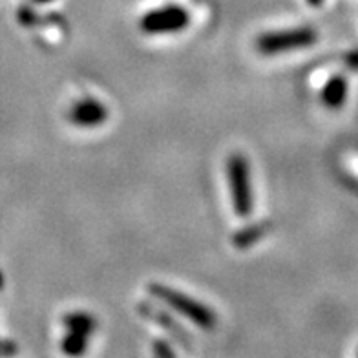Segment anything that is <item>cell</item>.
<instances>
[{
    "instance_id": "obj_1",
    "label": "cell",
    "mask_w": 358,
    "mask_h": 358,
    "mask_svg": "<svg viewBox=\"0 0 358 358\" xmlns=\"http://www.w3.org/2000/svg\"><path fill=\"white\" fill-rule=\"evenodd\" d=\"M148 291L156 298H159L161 302H165L166 306L172 307L176 313L199 325L201 329L210 331L216 325V315H214L213 309L205 306V303L198 302V300H194V298L187 296L183 292L166 287V285H161V283H150Z\"/></svg>"
},
{
    "instance_id": "obj_2",
    "label": "cell",
    "mask_w": 358,
    "mask_h": 358,
    "mask_svg": "<svg viewBox=\"0 0 358 358\" xmlns=\"http://www.w3.org/2000/svg\"><path fill=\"white\" fill-rule=\"evenodd\" d=\"M227 176H229V189H231L232 207L236 216H250L255 208L252 187H250L249 161L241 154H232L227 161Z\"/></svg>"
},
{
    "instance_id": "obj_3",
    "label": "cell",
    "mask_w": 358,
    "mask_h": 358,
    "mask_svg": "<svg viewBox=\"0 0 358 358\" xmlns=\"http://www.w3.org/2000/svg\"><path fill=\"white\" fill-rule=\"evenodd\" d=\"M318 41V34L313 28H289L262 34L256 38V48L262 55H280L292 50L309 48Z\"/></svg>"
},
{
    "instance_id": "obj_4",
    "label": "cell",
    "mask_w": 358,
    "mask_h": 358,
    "mask_svg": "<svg viewBox=\"0 0 358 358\" xmlns=\"http://www.w3.org/2000/svg\"><path fill=\"white\" fill-rule=\"evenodd\" d=\"M190 13L183 6L170 4L159 10H152L143 15L139 20V28L146 35H163V34H178L189 28Z\"/></svg>"
},
{
    "instance_id": "obj_5",
    "label": "cell",
    "mask_w": 358,
    "mask_h": 358,
    "mask_svg": "<svg viewBox=\"0 0 358 358\" xmlns=\"http://www.w3.org/2000/svg\"><path fill=\"white\" fill-rule=\"evenodd\" d=\"M70 121L80 128H95L108 119V108L97 99H83L70 108Z\"/></svg>"
},
{
    "instance_id": "obj_6",
    "label": "cell",
    "mask_w": 358,
    "mask_h": 358,
    "mask_svg": "<svg viewBox=\"0 0 358 358\" xmlns=\"http://www.w3.org/2000/svg\"><path fill=\"white\" fill-rule=\"evenodd\" d=\"M320 99L327 108H340L345 103V99H348V80H345V77H331L324 85V88H322Z\"/></svg>"
},
{
    "instance_id": "obj_7",
    "label": "cell",
    "mask_w": 358,
    "mask_h": 358,
    "mask_svg": "<svg viewBox=\"0 0 358 358\" xmlns=\"http://www.w3.org/2000/svg\"><path fill=\"white\" fill-rule=\"evenodd\" d=\"M64 325H66L70 331H77V333H85V335H92L95 331V318L94 316H90L88 313H68L64 316Z\"/></svg>"
},
{
    "instance_id": "obj_8",
    "label": "cell",
    "mask_w": 358,
    "mask_h": 358,
    "mask_svg": "<svg viewBox=\"0 0 358 358\" xmlns=\"http://www.w3.org/2000/svg\"><path fill=\"white\" fill-rule=\"evenodd\" d=\"M62 351L70 357H77V355H83L88 348V335L85 333H77V331H70L64 338H62L61 344Z\"/></svg>"
},
{
    "instance_id": "obj_9",
    "label": "cell",
    "mask_w": 358,
    "mask_h": 358,
    "mask_svg": "<svg viewBox=\"0 0 358 358\" xmlns=\"http://www.w3.org/2000/svg\"><path fill=\"white\" fill-rule=\"evenodd\" d=\"M264 232V229L262 227H255V229H249V231L241 232V234H236L234 236V243L238 247H245L249 245V243H252V241L258 238L259 234Z\"/></svg>"
},
{
    "instance_id": "obj_10",
    "label": "cell",
    "mask_w": 358,
    "mask_h": 358,
    "mask_svg": "<svg viewBox=\"0 0 358 358\" xmlns=\"http://www.w3.org/2000/svg\"><path fill=\"white\" fill-rule=\"evenodd\" d=\"M154 353H156L157 357H174V351H172L166 344H163V342H156V344H154Z\"/></svg>"
},
{
    "instance_id": "obj_11",
    "label": "cell",
    "mask_w": 358,
    "mask_h": 358,
    "mask_svg": "<svg viewBox=\"0 0 358 358\" xmlns=\"http://www.w3.org/2000/svg\"><path fill=\"white\" fill-rule=\"evenodd\" d=\"M307 2H309V4H311V6H320L322 2H324V0H307Z\"/></svg>"
},
{
    "instance_id": "obj_12",
    "label": "cell",
    "mask_w": 358,
    "mask_h": 358,
    "mask_svg": "<svg viewBox=\"0 0 358 358\" xmlns=\"http://www.w3.org/2000/svg\"><path fill=\"white\" fill-rule=\"evenodd\" d=\"M37 4H48V2H52V0H35Z\"/></svg>"
},
{
    "instance_id": "obj_13",
    "label": "cell",
    "mask_w": 358,
    "mask_h": 358,
    "mask_svg": "<svg viewBox=\"0 0 358 358\" xmlns=\"http://www.w3.org/2000/svg\"><path fill=\"white\" fill-rule=\"evenodd\" d=\"M0 285H2V274H0Z\"/></svg>"
}]
</instances>
